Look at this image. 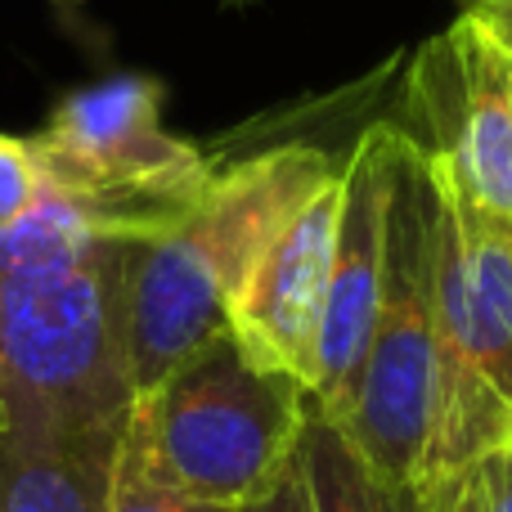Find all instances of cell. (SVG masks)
<instances>
[{"label": "cell", "mask_w": 512, "mask_h": 512, "mask_svg": "<svg viewBox=\"0 0 512 512\" xmlns=\"http://www.w3.org/2000/svg\"><path fill=\"white\" fill-rule=\"evenodd\" d=\"M140 243L54 185L0 234V441H122L135 405L126 288Z\"/></svg>", "instance_id": "6da1fadb"}, {"label": "cell", "mask_w": 512, "mask_h": 512, "mask_svg": "<svg viewBox=\"0 0 512 512\" xmlns=\"http://www.w3.org/2000/svg\"><path fill=\"white\" fill-rule=\"evenodd\" d=\"M337 176L315 144H270L216 167L203 198L131 256L126 346L135 396L230 328V310L270 239Z\"/></svg>", "instance_id": "7a4b0ae2"}, {"label": "cell", "mask_w": 512, "mask_h": 512, "mask_svg": "<svg viewBox=\"0 0 512 512\" xmlns=\"http://www.w3.org/2000/svg\"><path fill=\"white\" fill-rule=\"evenodd\" d=\"M310 391L225 328L140 391L126 427L185 499L248 508L301 445Z\"/></svg>", "instance_id": "3957f363"}, {"label": "cell", "mask_w": 512, "mask_h": 512, "mask_svg": "<svg viewBox=\"0 0 512 512\" xmlns=\"http://www.w3.org/2000/svg\"><path fill=\"white\" fill-rule=\"evenodd\" d=\"M405 135V131H400ZM436 180L405 135L387 203V265L355 405L342 418L351 450L387 486H418L436 396Z\"/></svg>", "instance_id": "277c9868"}, {"label": "cell", "mask_w": 512, "mask_h": 512, "mask_svg": "<svg viewBox=\"0 0 512 512\" xmlns=\"http://www.w3.org/2000/svg\"><path fill=\"white\" fill-rule=\"evenodd\" d=\"M158 77L117 72L68 90L32 135L45 185L81 198L113 225L158 239L203 198L216 162L162 122Z\"/></svg>", "instance_id": "5b68a950"}, {"label": "cell", "mask_w": 512, "mask_h": 512, "mask_svg": "<svg viewBox=\"0 0 512 512\" xmlns=\"http://www.w3.org/2000/svg\"><path fill=\"white\" fill-rule=\"evenodd\" d=\"M400 126L468 203L512 225V50L486 18L459 14L445 36L418 50L405 77Z\"/></svg>", "instance_id": "8992f818"}, {"label": "cell", "mask_w": 512, "mask_h": 512, "mask_svg": "<svg viewBox=\"0 0 512 512\" xmlns=\"http://www.w3.org/2000/svg\"><path fill=\"white\" fill-rule=\"evenodd\" d=\"M400 144L405 135L396 122H373L337 167L342 212H337L333 270H328V297L315 342V382H310V405L328 423H342L351 414L373 319H378L382 265H387V203Z\"/></svg>", "instance_id": "52a82bcc"}, {"label": "cell", "mask_w": 512, "mask_h": 512, "mask_svg": "<svg viewBox=\"0 0 512 512\" xmlns=\"http://www.w3.org/2000/svg\"><path fill=\"white\" fill-rule=\"evenodd\" d=\"M337 212H342V180L333 176L270 239L230 310V333L256 360L292 373L306 391L315 382V342L333 270Z\"/></svg>", "instance_id": "ba28073f"}, {"label": "cell", "mask_w": 512, "mask_h": 512, "mask_svg": "<svg viewBox=\"0 0 512 512\" xmlns=\"http://www.w3.org/2000/svg\"><path fill=\"white\" fill-rule=\"evenodd\" d=\"M427 167L441 198V239L454 265V283H459L468 351L481 378L512 409V225L468 203L432 158Z\"/></svg>", "instance_id": "9c48e42d"}, {"label": "cell", "mask_w": 512, "mask_h": 512, "mask_svg": "<svg viewBox=\"0 0 512 512\" xmlns=\"http://www.w3.org/2000/svg\"><path fill=\"white\" fill-rule=\"evenodd\" d=\"M117 445L0 441V512H104Z\"/></svg>", "instance_id": "30bf717a"}, {"label": "cell", "mask_w": 512, "mask_h": 512, "mask_svg": "<svg viewBox=\"0 0 512 512\" xmlns=\"http://www.w3.org/2000/svg\"><path fill=\"white\" fill-rule=\"evenodd\" d=\"M301 468L310 481V499L315 512H436V490L432 486H387L351 441L342 427L328 423L315 405L301 427Z\"/></svg>", "instance_id": "8fae6325"}, {"label": "cell", "mask_w": 512, "mask_h": 512, "mask_svg": "<svg viewBox=\"0 0 512 512\" xmlns=\"http://www.w3.org/2000/svg\"><path fill=\"white\" fill-rule=\"evenodd\" d=\"M104 512H243L225 504H203V499H185L144 454L135 432L126 427L122 445L113 459V481H108V508Z\"/></svg>", "instance_id": "7c38bea8"}, {"label": "cell", "mask_w": 512, "mask_h": 512, "mask_svg": "<svg viewBox=\"0 0 512 512\" xmlns=\"http://www.w3.org/2000/svg\"><path fill=\"white\" fill-rule=\"evenodd\" d=\"M45 198V171L32 140L0 131V234L23 225Z\"/></svg>", "instance_id": "4fadbf2b"}, {"label": "cell", "mask_w": 512, "mask_h": 512, "mask_svg": "<svg viewBox=\"0 0 512 512\" xmlns=\"http://www.w3.org/2000/svg\"><path fill=\"white\" fill-rule=\"evenodd\" d=\"M243 512H315V499H310V481L306 468H301V454L283 468V477L265 490L261 499H252Z\"/></svg>", "instance_id": "5bb4252c"}, {"label": "cell", "mask_w": 512, "mask_h": 512, "mask_svg": "<svg viewBox=\"0 0 512 512\" xmlns=\"http://www.w3.org/2000/svg\"><path fill=\"white\" fill-rule=\"evenodd\" d=\"M436 490V512H490L486 504V486H481V472H463V477L445 481V486H432Z\"/></svg>", "instance_id": "9a60e30c"}, {"label": "cell", "mask_w": 512, "mask_h": 512, "mask_svg": "<svg viewBox=\"0 0 512 512\" xmlns=\"http://www.w3.org/2000/svg\"><path fill=\"white\" fill-rule=\"evenodd\" d=\"M481 472V486H486V504L490 512H512V463L504 450L486 454V459L477 463Z\"/></svg>", "instance_id": "2e32d148"}, {"label": "cell", "mask_w": 512, "mask_h": 512, "mask_svg": "<svg viewBox=\"0 0 512 512\" xmlns=\"http://www.w3.org/2000/svg\"><path fill=\"white\" fill-rule=\"evenodd\" d=\"M459 14H477V18H490V14H504L512 9V0H454Z\"/></svg>", "instance_id": "e0dca14e"}, {"label": "cell", "mask_w": 512, "mask_h": 512, "mask_svg": "<svg viewBox=\"0 0 512 512\" xmlns=\"http://www.w3.org/2000/svg\"><path fill=\"white\" fill-rule=\"evenodd\" d=\"M486 23H490V32H495L499 41H504L508 50H512V9H504V14H490Z\"/></svg>", "instance_id": "ac0fdd59"}, {"label": "cell", "mask_w": 512, "mask_h": 512, "mask_svg": "<svg viewBox=\"0 0 512 512\" xmlns=\"http://www.w3.org/2000/svg\"><path fill=\"white\" fill-rule=\"evenodd\" d=\"M54 5H59V9H63V14H72V9H77V5H81V0H54Z\"/></svg>", "instance_id": "d6986e66"}, {"label": "cell", "mask_w": 512, "mask_h": 512, "mask_svg": "<svg viewBox=\"0 0 512 512\" xmlns=\"http://www.w3.org/2000/svg\"><path fill=\"white\" fill-rule=\"evenodd\" d=\"M504 454H508V463H512V432H508V441H504Z\"/></svg>", "instance_id": "ffe728a7"}]
</instances>
